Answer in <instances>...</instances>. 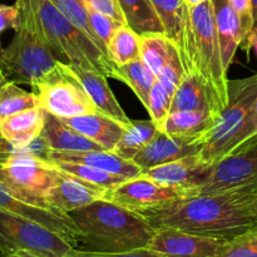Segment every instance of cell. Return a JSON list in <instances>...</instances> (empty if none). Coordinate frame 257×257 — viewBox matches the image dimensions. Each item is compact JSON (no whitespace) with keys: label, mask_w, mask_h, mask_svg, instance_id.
Listing matches in <instances>:
<instances>
[{"label":"cell","mask_w":257,"mask_h":257,"mask_svg":"<svg viewBox=\"0 0 257 257\" xmlns=\"http://www.w3.org/2000/svg\"><path fill=\"white\" fill-rule=\"evenodd\" d=\"M252 207H253V210H255V211H256V213H257V200L255 201V202H253Z\"/></svg>","instance_id":"49"},{"label":"cell","mask_w":257,"mask_h":257,"mask_svg":"<svg viewBox=\"0 0 257 257\" xmlns=\"http://www.w3.org/2000/svg\"><path fill=\"white\" fill-rule=\"evenodd\" d=\"M181 58L186 73H196L203 80L222 112L228 102V77L223 68L211 0L190 8V28Z\"/></svg>","instance_id":"3"},{"label":"cell","mask_w":257,"mask_h":257,"mask_svg":"<svg viewBox=\"0 0 257 257\" xmlns=\"http://www.w3.org/2000/svg\"><path fill=\"white\" fill-rule=\"evenodd\" d=\"M58 170V168H57ZM57 185L50 197L49 205L53 210L69 213L77 208L84 207L98 200H103L108 190L92 185L75 176L58 170Z\"/></svg>","instance_id":"16"},{"label":"cell","mask_w":257,"mask_h":257,"mask_svg":"<svg viewBox=\"0 0 257 257\" xmlns=\"http://www.w3.org/2000/svg\"><path fill=\"white\" fill-rule=\"evenodd\" d=\"M228 240L193 235L176 228L156 231L148 248L166 257H220Z\"/></svg>","instance_id":"12"},{"label":"cell","mask_w":257,"mask_h":257,"mask_svg":"<svg viewBox=\"0 0 257 257\" xmlns=\"http://www.w3.org/2000/svg\"><path fill=\"white\" fill-rule=\"evenodd\" d=\"M60 119L70 128L79 132L80 135L98 143L104 151H110V152H113L127 128L118 120L100 112L78 115L73 118H60Z\"/></svg>","instance_id":"18"},{"label":"cell","mask_w":257,"mask_h":257,"mask_svg":"<svg viewBox=\"0 0 257 257\" xmlns=\"http://www.w3.org/2000/svg\"><path fill=\"white\" fill-rule=\"evenodd\" d=\"M7 257H43L39 255H34V253L27 252V251H18V252L12 253V255L7 256Z\"/></svg>","instance_id":"45"},{"label":"cell","mask_w":257,"mask_h":257,"mask_svg":"<svg viewBox=\"0 0 257 257\" xmlns=\"http://www.w3.org/2000/svg\"><path fill=\"white\" fill-rule=\"evenodd\" d=\"M127 24L138 34L165 33L151 0H119Z\"/></svg>","instance_id":"29"},{"label":"cell","mask_w":257,"mask_h":257,"mask_svg":"<svg viewBox=\"0 0 257 257\" xmlns=\"http://www.w3.org/2000/svg\"><path fill=\"white\" fill-rule=\"evenodd\" d=\"M165 34L177 45L182 57L190 28V7L185 0H151Z\"/></svg>","instance_id":"24"},{"label":"cell","mask_w":257,"mask_h":257,"mask_svg":"<svg viewBox=\"0 0 257 257\" xmlns=\"http://www.w3.org/2000/svg\"><path fill=\"white\" fill-rule=\"evenodd\" d=\"M112 78L127 84L147 109L151 89L157 80V77L142 59L115 65Z\"/></svg>","instance_id":"26"},{"label":"cell","mask_w":257,"mask_h":257,"mask_svg":"<svg viewBox=\"0 0 257 257\" xmlns=\"http://www.w3.org/2000/svg\"><path fill=\"white\" fill-rule=\"evenodd\" d=\"M43 160L49 162H68L80 163L99 168L105 172L125 178L140 177L142 170L133 161L124 160L110 151H79V152H59V151H48Z\"/></svg>","instance_id":"17"},{"label":"cell","mask_w":257,"mask_h":257,"mask_svg":"<svg viewBox=\"0 0 257 257\" xmlns=\"http://www.w3.org/2000/svg\"><path fill=\"white\" fill-rule=\"evenodd\" d=\"M39 107L58 118H73L98 112L92 98L68 63L58 60L53 69L32 85Z\"/></svg>","instance_id":"7"},{"label":"cell","mask_w":257,"mask_h":257,"mask_svg":"<svg viewBox=\"0 0 257 257\" xmlns=\"http://www.w3.org/2000/svg\"><path fill=\"white\" fill-rule=\"evenodd\" d=\"M30 2L43 39L58 60L73 68L97 70L112 78L115 64L87 34L72 24L50 0Z\"/></svg>","instance_id":"4"},{"label":"cell","mask_w":257,"mask_h":257,"mask_svg":"<svg viewBox=\"0 0 257 257\" xmlns=\"http://www.w3.org/2000/svg\"><path fill=\"white\" fill-rule=\"evenodd\" d=\"M15 152L13 146L3 137L2 132H0V167L9 160L10 156Z\"/></svg>","instance_id":"43"},{"label":"cell","mask_w":257,"mask_h":257,"mask_svg":"<svg viewBox=\"0 0 257 257\" xmlns=\"http://www.w3.org/2000/svg\"><path fill=\"white\" fill-rule=\"evenodd\" d=\"M213 7L215 27L220 43L223 68L228 72L236 50L242 45L241 25L237 14L231 7L230 0H211Z\"/></svg>","instance_id":"21"},{"label":"cell","mask_w":257,"mask_h":257,"mask_svg":"<svg viewBox=\"0 0 257 257\" xmlns=\"http://www.w3.org/2000/svg\"><path fill=\"white\" fill-rule=\"evenodd\" d=\"M58 175L52 163L24 152H14L0 167V181L15 196L49 210Z\"/></svg>","instance_id":"8"},{"label":"cell","mask_w":257,"mask_h":257,"mask_svg":"<svg viewBox=\"0 0 257 257\" xmlns=\"http://www.w3.org/2000/svg\"><path fill=\"white\" fill-rule=\"evenodd\" d=\"M78 228L77 250L122 253L148 247L156 228L140 213L108 200H98L68 213Z\"/></svg>","instance_id":"2"},{"label":"cell","mask_w":257,"mask_h":257,"mask_svg":"<svg viewBox=\"0 0 257 257\" xmlns=\"http://www.w3.org/2000/svg\"><path fill=\"white\" fill-rule=\"evenodd\" d=\"M49 162V161H47ZM54 166L58 170L63 171L65 173L75 176V177L80 178V180L89 182L92 185L99 186V187L105 188V190H110L114 188L115 186L120 185L124 181L130 180L123 176L113 175V173L105 172V171L99 170V168L90 167V166L80 165V163H68V162H49Z\"/></svg>","instance_id":"32"},{"label":"cell","mask_w":257,"mask_h":257,"mask_svg":"<svg viewBox=\"0 0 257 257\" xmlns=\"http://www.w3.org/2000/svg\"><path fill=\"white\" fill-rule=\"evenodd\" d=\"M255 145H257V99L252 109L250 110V114L246 118L243 125L238 131L237 135L235 136L230 146H228L226 156L237 152V151L245 150L247 147H252Z\"/></svg>","instance_id":"37"},{"label":"cell","mask_w":257,"mask_h":257,"mask_svg":"<svg viewBox=\"0 0 257 257\" xmlns=\"http://www.w3.org/2000/svg\"><path fill=\"white\" fill-rule=\"evenodd\" d=\"M45 112V110H44ZM44 127L39 140L48 151L79 152V151H104L98 143L70 128L62 119L45 112Z\"/></svg>","instance_id":"19"},{"label":"cell","mask_w":257,"mask_h":257,"mask_svg":"<svg viewBox=\"0 0 257 257\" xmlns=\"http://www.w3.org/2000/svg\"><path fill=\"white\" fill-rule=\"evenodd\" d=\"M9 82V79H8L7 77H5V74L3 73V70L0 69V89H2V87L4 84H7V83Z\"/></svg>","instance_id":"48"},{"label":"cell","mask_w":257,"mask_h":257,"mask_svg":"<svg viewBox=\"0 0 257 257\" xmlns=\"http://www.w3.org/2000/svg\"><path fill=\"white\" fill-rule=\"evenodd\" d=\"M252 14H253V28H257V0H252Z\"/></svg>","instance_id":"46"},{"label":"cell","mask_w":257,"mask_h":257,"mask_svg":"<svg viewBox=\"0 0 257 257\" xmlns=\"http://www.w3.org/2000/svg\"><path fill=\"white\" fill-rule=\"evenodd\" d=\"M186 75V69L185 65H183L182 58H181L180 50H176L171 58L168 59V62L166 63L165 68L162 69V72L160 73V75L157 77V79L160 80L161 84L166 88L168 93L173 97L176 89L178 88V85L181 84V82L183 80Z\"/></svg>","instance_id":"38"},{"label":"cell","mask_w":257,"mask_h":257,"mask_svg":"<svg viewBox=\"0 0 257 257\" xmlns=\"http://www.w3.org/2000/svg\"><path fill=\"white\" fill-rule=\"evenodd\" d=\"M202 146L201 140L177 137L158 131L156 137L133 158V162L142 171L148 170L187 156L198 155Z\"/></svg>","instance_id":"14"},{"label":"cell","mask_w":257,"mask_h":257,"mask_svg":"<svg viewBox=\"0 0 257 257\" xmlns=\"http://www.w3.org/2000/svg\"><path fill=\"white\" fill-rule=\"evenodd\" d=\"M158 131L161 130L151 118L146 120H132V123L125 128L113 153L124 160L133 161V158L156 137Z\"/></svg>","instance_id":"27"},{"label":"cell","mask_w":257,"mask_h":257,"mask_svg":"<svg viewBox=\"0 0 257 257\" xmlns=\"http://www.w3.org/2000/svg\"><path fill=\"white\" fill-rule=\"evenodd\" d=\"M88 14H89V22L90 25H92L93 32H94L97 39L99 40L103 52H104L105 55L108 57V44H109L110 39H112L113 35H114L115 30H117L120 25H123V23L118 22V20L108 17V15L102 14V13L95 12V10L92 9L90 7H88Z\"/></svg>","instance_id":"35"},{"label":"cell","mask_w":257,"mask_h":257,"mask_svg":"<svg viewBox=\"0 0 257 257\" xmlns=\"http://www.w3.org/2000/svg\"><path fill=\"white\" fill-rule=\"evenodd\" d=\"M205 2H206V0H185V3H186V4H187L190 8L197 7V5L202 4V3H205Z\"/></svg>","instance_id":"47"},{"label":"cell","mask_w":257,"mask_h":257,"mask_svg":"<svg viewBox=\"0 0 257 257\" xmlns=\"http://www.w3.org/2000/svg\"><path fill=\"white\" fill-rule=\"evenodd\" d=\"M0 257H4V256H3V255H2V253H0Z\"/></svg>","instance_id":"50"},{"label":"cell","mask_w":257,"mask_h":257,"mask_svg":"<svg viewBox=\"0 0 257 257\" xmlns=\"http://www.w3.org/2000/svg\"><path fill=\"white\" fill-rule=\"evenodd\" d=\"M212 167L213 166L203 162L200 155H192L166 165L143 170L141 176L165 186L195 188L207 177Z\"/></svg>","instance_id":"15"},{"label":"cell","mask_w":257,"mask_h":257,"mask_svg":"<svg viewBox=\"0 0 257 257\" xmlns=\"http://www.w3.org/2000/svg\"><path fill=\"white\" fill-rule=\"evenodd\" d=\"M257 99V73L241 79H228V102L215 127L206 136L201 160L213 166L226 156L227 148L245 123Z\"/></svg>","instance_id":"6"},{"label":"cell","mask_w":257,"mask_h":257,"mask_svg":"<svg viewBox=\"0 0 257 257\" xmlns=\"http://www.w3.org/2000/svg\"><path fill=\"white\" fill-rule=\"evenodd\" d=\"M108 57L115 65L141 60V35L128 24L120 25L108 44Z\"/></svg>","instance_id":"30"},{"label":"cell","mask_w":257,"mask_h":257,"mask_svg":"<svg viewBox=\"0 0 257 257\" xmlns=\"http://www.w3.org/2000/svg\"><path fill=\"white\" fill-rule=\"evenodd\" d=\"M20 23L19 8L17 4H0V49H2V35L7 30L18 29Z\"/></svg>","instance_id":"41"},{"label":"cell","mask_w":257,"mask_h":257,"mask_svg":"<svg viewBox=\"0 0 257 257\" xmlns=\"http://www.w3.org/2000/svg\"><path fill=\"white\" fill-rule=\"evenodd\" d=\"M20 23L12 43L0 49V69L17 84L32 87L38 79L54 68L58 59L38 27L30 0H17Z\"/></svg>","instance_id":"5"},{"label":"cell","mask_w":257,"mask_h":257,"mask_svg":"<svg viewBox=\"0 0 257 257\" xmlns=\"http://www.w3.org/2000/svg\"><path fill=\"white\" fill-rule=\"evenodd\" d=\"M192 196L191 188L165 186L140 176L130 178L114 188L108 190L104 200L137 213H143L147 211L161 210Z\"/></svg>","instance_id":"10"},{"label":"cell","mask_w":257,"mask_h":257,"mask_svg":"<svg viewBox=\"0 0 257 257\" xmlns=\"http://www.w3.org/2000/svg\"><path fill=\"white\" fill-rule=\"evenodd\" d=\"M220 257H257V226L228 241Z\"/></svg>","instance_id":"36"},{"label":"cell","mask_w":257,"mask_h":257,"mask_svg":"<svg viewBox=\"0 0 257 257\" xmlns=\"http://www.w3.org/2000/svg\"><path fill=\"white\" fill-rule=\"evenodd\" d=\"M256 200L257 177L237 187L193 196L140 215L156 230L176 228L230 241L257 226V213L252 207Z\"/></svg>","instance_id":"1"},{"label":"cell","mask_w":257,"mask_h":257,"mask_svg":"<svg viewBox=\"0 0 257 257\" xmlns=\"http://www.w3.org/2000/svg\"><path fill=\"white\" fill-rule=\"evenodd\" d=\"M65 257H166L161 253L156 252V251L151 250V248H138V250L128 251V252L122 253H92V252H84V251L74 250L70 252L69 255Z\"/></svg>","instance_id":"42"},{"label":"cell","mask_w":257,"mask_h":257,"mask_svg":"<svg viewBox=\"0 0 257 257\" xmlns=\"http://www.w3.org/2000/svg\"><path fill=\"white\" fill-rule=\"evenodd\" d=\"M44 109L37 107L15 113L0 120V132L13 146L15 152L28 147L40 137L44 127Z\"/></svg>","instance_id":"20"},{"label":"cell","mask_w":257,"mask_h":257,"mask_svg":"<svg viewBox=\"0 0 257 257\" xmlns=\"http://www.w3.org/2000/svg\"><path fill=\"white\" fill-rule=\"evenodd\" d=\"M50 2L57 7V9L72 24H74L78 29H80L84 34H87L89 37V39L103 52L99 40L97 39V37H95L94 32L92 29V25H90L88 7L84 0H50Z\"/></svg>","instance_id":"33"},{"label":"cell","mask_w":257,"mask_h":257,"mask_svg":"<svg viewBox=\"0 0 257 257\" xmlns=\"http://www.w3.org/2000/svg\"><path fill=\"white\" fill-rule=\"evenodd\" d=\"M203 112L220 117L221 109L216 104L210 89L196 73H186L176 89L171 104V112Z\"/></svg>","instance_id":"22"},{"label":"cell","mask_w":257,"mask_h":257,"mask_svg":"<svg viewBox=\"0 0 257 257\" xmlns=\"http://www.w3.org/2000/svg\"><path fill=\"white\" fill-rule=\"evenodd\" d=\"M231 7L237 14L241 25V35H242L243 47L248 34L253 29V14H252V0H230Z\"/></svg>","instance_id":"39"},{"label":"cell","mask_w":257,"mask_h":257,"mask_svg":"<svg viewBox=\"0 0 257 257\" xmlns=\"http://www.w3.org/2000/svg\"><path fill=\"white\" fill-rule=\"evenodd\" d=\"M73 69L77 73L88 95L92 98L98 112L118 120L125 127L132 123V119L128 118V115L118 103L115 95L113 94L105 75L92 69H79V68H73Z\"/></svg>","instance_id":"23"},{"label":"cell","mask_w":257,"mask_h":257,"mask_svg":"<svg viewBox=\"0 0 257 257\" xmlns=\"http://www.w3.org/2000/svg\"><path fill=\"white\" fill-rule=\"evenodd\" d=\"M218 117L203 112H172L168 114L162 130L163 132L177 137L201 140L205 143L206 136L217 123Z\"/></svg>","instance_id":"25"},{"label":"cell","mask_w":257,"mask_h":257,"mask_svg":"<svg viewBox=\"0 0 257 257\" xmlns=\"http://www.w3.org/2000/svg\"><path fill=\"white\" fill-rule=\"evenodd\" d=\"M0 210L22 216L45 226L49 230L57 232L58 235L63 236L77 250L78 228L75 227L74 222L68 213L32 205L15 196L2 181H0Z\"/></svg>","instance_id":"13"},{"label":"cell","mask_w":257,"mask_h":257,"mask_svg":"<svg viewBox=\"0 0 257 257\" xmlns=\"http://www.w3.org/2000/svg\"><path fill=\"white\" fill-rule=\"evenodd\" d=\"M257 177V145L226 156L192 190L193 196L218 192L237 187ZM192 196V197H193Z\"/></svg>","instance_id":"11"},{"label":"cell","mask_w":257,"mask_h":257,"mask_svg":"<svg viewBox=\"0 0 257 257\" xmlns=\"http://www.w3.org/2000/svg\"><path fill=\"white\" fill-rule=\"evenodd\" d=\"M37 107H39L37 95L24 90L17 83L9 80L0 89V120L15 113Z\"/></svg>","instance_id":"31"},{"label":"cell","mask_w":257,"mask_h":257,"mask_svg":"<svg viewBox=\"0 0 257 257\" xmlns=\"http://www.w3.org/2000/svg\"><path fill=\"white\" fill-rule=\"evenodd\" d=\"M75 248L54 231L32 220L0 210V253L27 251L43 257H65Z\"/></svg>","instance_id":"9"},{"label":"cell","mask_w":257,"mask_h":257,"mask_svg":"<svg viewBox=\"0 0 257 257\" xmlns=\"http://www.w3.org/2000/svg\"><path fill=\"white\" fill-rule=\"evenodd\" d=\"M84 2L95 12L108 15L123 24H127V19L119 4V0H84Z\"/></svg>","instance_id":"40"},{"label":"cell","mask_w":257,"mask_h":257,"mask_svg":"<svg viewBox=\"0 0 257 257\" xmlns=\"http://www.w3.org/2000/svg\"><path fill=\"white\" fill-rule=\"evenodd\" d=\"M252 48L256 53V57H257V28H253L252 30L248 34L247 39H246L245 45H243V49H250Z\"/></svg>","instance_id":"44"},{"label":"cell","mask_w":257,"mask_h":257,"mask_svg":"<svg viewBox=\"0 0 257 257\" xmlns=\"http://www.w3.org/2000/svg\"><path fill=\"white\" fill-rule=\"evenodd\" d=\"M172 95L166 90L160 83V80H156L152 89L150 93V100H148L147 112L150 114L151 119L156 123L160 130H162L166 119L171 112V104H172Z\"/></svg>","instance_id":"34"},{"label":"cell","mask_w":257,"mask_h":257,"mask_svg":"<svg viewBox=\"0 0 257 257\" xmlns=\"http://www.w3.org/2000/svg\"><path fill=\"white\" fill-rule=\"evenodd\" d=\"M176 50H178L177 45L165 33H147L141 35L142 60L156 77L160 75L166 63Z\"/></svg>","instance_id":"28"}]
</instances>
